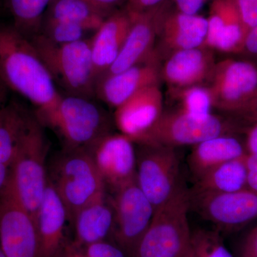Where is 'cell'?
<instances>
[{"label": "cell", "mask_w": 257, "mask_h": 257, "mask_svg": "<svg viewBox=\"0 0 257 257\" xmlns=\"http://www.w3.org/2000/svg\"><path fill=\"white\" fill-rule=\"evenodd\" d=\"M0 81L37 109L53 105L62 96L31 40L13 24L0 25Z\"/></svg>", "instance_id": "6da1fadb"}, {"label": "cell", "mask_w": 257, "mask_h": 257, "mask_svg": "<svg viewBox=\"0 0 257 257\" xmlns=\"http://www.w3.org/2000/svg\"><path fill=\"white\" fill-rule=\"evenodd\" d=\"M35 115L44 127L52 128L62 138L68 150H87L111 133L107 113L83 96L62 95L53 105L36 109Z\"/></svg>", "instance_id": "7a4b0ae2"}, {"label": "cell", "mask_w": 257, "mask_h": 257, "mask_svg": "<svg viewBox=\"0 0 257 257\" xmlns=\"http://www.w3.org/2000/svg\"><path fill=\"white\" fill-rule=\"evenodd\" d=\"M54 82L67 95L92 99L97 77L93 64L90 39L67 44L50 41L41 34L31 39Z\"/></svg>", "instance_id": "3957f363"}, {"label": "cell", "mask_w": 257, "mask_h": 257, "mask_svg": "<svg viewBox=\"0 0 257 257\" xmlns=\"http://www.w3.org/2000/svg\"><path fill=\"white\" fill-rule=\"evenodd\" d=\"M48 172L47 179L63 202L70 222L79 209L105 194V184L87 150L64 149Z\"/></svg>", "instance_id": "277c9868"}, {"label": "cell", "mask_w": 257, "mask_h": 257, "mask_svg": "<svg viewBox=\"0 0 257 257\" xmlns=\"http://www.w3.org/2000/svg\"><path fill=\"white\" fill-rule=\"evenodd\" d=\"M44 128L35 113L31 114L10 167L20 199L35 221L48 183L49 144Z\"/></svg>", "instance_id": "5b68a950"}, {"label": "cell", "mask_w": 257, "mask_h": 257, "mask_svg": "<svg viewBox=\"0 0 257 257\" xmlns=\"http://www.w3.org/2000/svg\"><path fill=\"white\" fill-rule=\"evenodd\" d=\"M189 208V191L182 184L170 200L155 209L135 257H184L192 236Z\"/></svg>", "instance_id": "8992f818"}, {"label": "cell", "mask_w": 257, "mask_h": 257, "mask_svg": "<svg viewBox=\"0 0 257 257\" xmlns=\"http://www.w3.org/2000/svg\"><path fill=\"white\" fill-rule=\"evenodd\" d=\"M239 125L213 114L197 117L175 109L163 111L138 145L173 147L194 145L219 135H235Z\"/></svg>", "instance_id": "52a82bcc"}, {"label": "cell", "mask_w": 257, "mask_h": 257, "mask_svg": "<svg viewBox=\"0 0 257 257\" xmlns=\"http://www.w3.org/2000/svg\"><path fill=\"white\" fill-rule=\"evenodd\" d=\"M136 180L155 209L173 197L182 185L179 162L173 147L139 145Z\"/></svg>", "instance_id": "ba28073f"}, {"label": "cell", "mask_w": 257, "mask_h": 257, "mask_svg": "<svg viewBox=\"0 0 257 257\" xmlns=\"http://www.w3.org/2000/svg\"><path fill=\"white\" fill-rule=\"evenodd\" d=\"M0 248L6 257H37L36 224L22 202L10 172L0 190Z\"/></svg>", "instance_id": "9c48e42d"}, {"label": "cell", "mask_w": 257, "mask_h": 257, "mask_svg": "<svg viewBox=\"0 0 257 257\" xmlns=\"http://www.w3.org/2000/svg\"><path fill=\"white\" fill-rule=\"evenodd\" d=\"M114 211L111 234L127 257H135L139 243L151 222L155 208L137 180L115 191L110 199Z\"/></svg>", "instance_id": "30bf717a"}, {"label": "cell", "mask_w": 257, "mask_h": 257, "mask_svg": "<svg viewBox=\"0 0 257 257\" xmlns=\"http://www.w3.org/2000/svg\"><path fill=\"white\" fill-rule=\"evenodd\" d=\"M207 86L213 108L239 114L257 96V66L248 60L220 61Z\"/></svg>", "instance_id": "8fae6325"}, {"label": "cell", "mask_w": 257, "mask_h": 257, "mask_svg": "<svg viewBox=\"0 0 257 257\" xmlns=\"http://www.w3.org/2000/svg\"><path fill=\"white\" fill-rule=\"evenodd\" d=\"M190 207L222 231H234L257 219V193L189 192Z\"/></svg>", "instance_id": "7c38bea8"}, {"label": "cell", "mask_w": 257, "mask_h": 257, "mask_svg": "<svg viewBox=\"0 0 257 257\" xmlns=\"http://www.w3.org/2000/svg\"><path fill=\"white\" fill-rule=\"evenodd\" d=\"M207 34V19L181 13L167 0L159 19L155 52L162 62L178 51L204 46Z\"/></svg>", "instance_id": "4fadbf2b"}, {"label": "cell", "mask_w": 257, "mask_h": 257, "mask_svg": "<svg viewBox=\"0 0 257 257\" xmlns=\"http://www.w3.org/2000/svg\"><path fill=\"white\" fill-rule=\"evenodd\" d=\"M134 143L121 134H108L87 149L105 185L114 191L136 180Z\"/></svg>", "instance_id": "5bb4252c"}, {"label": "cell", "mask_w": 257, "mask_h": 257, "mask_svg": "<svg viewBox=\"0 0 257 257\" xmlns=\"http://www.w3.org/2000/svg\"><path fill=\"white\" fill-rule=\"evenodd\" d=\"M161 62L155 53L147 60L119 73L98 79L95 96L116 109L145 88L160 85Z\"/></svg>", "instance_id": "9a60e30c"}, {"label": "cell", "mask_w": 257, "mask_h": 257, "mask_svg": "<svg viewBox=\"0 0 257 257\" xmlns=\"http://www.w3.org/2000/svg\"><path fill=\"white\" fill-rule=\"evenodd\" d=\"M216 64L213 50L205 45L178 51L161 62V79L169 91L206 85Z\"/></svg>", "instance_id": "2e32d148"}, {"label": "cell", "mask_w": 257, "mask_h": 257, "mask_svg": "<svg viewBox=\"0 0 257 257\" xmlns=\"http://www.w3.org/2000/svg\"><path fill=\"white\" fill-rule=\"evenodd\" d=\"M114 109V124L120 134L138 145L163 113L160 85L145 88Z\"/></svg>", "instance_id": "e0dca14e"}, {"label": "cell", "mask_w": 257, "mask_h": 257, "mask_svg": "<svg viewBox=\"0 0 257 257\" xmlns=\"http://www.w3.org/2000/svg\"><path fill=\"white\" fill-rule=\"evenodd\" d=\"M166 3L167 0L156 8L144 13H132L133 22L124 45L110 68L103 75L119 73L144 62L153 55L159 19Z\"/></svg>", "instance_id": "ac0fdd59"}, {"label": "cell", "mask_w": 257, "mask_h": 257, "mask_svg": "<svg viewBox=\"0 0 257 257\" xmlns=\"http://www.w3.org/2000/svg\"><path fill=\"white\" fill-rule=\"evenodd\" d=\"M48 181V179H47ZM67 211L53 186L48 181L35 218L37 257H63L67 246L64 242Z\"/></svg>", "instance_id": "d6986e66"}, {"label": "cell", "mask_w": 257, "mask_h": 257, "mask_svg": "<svg viewBox=\"0 0 257 257\" xmlns=\"http://www.w3.org/2000/svg\"><path fill=\"white\" fill-rule=\"evenodd\" d=\"M132 22L133 14L125 6L108 16L91 37L93 64L97 80L117 58Z\"/></svg>", "instance_id": "ffe728a7"}, {"label": "cell", "mask_w": 257, "mask_h": 257, "mask_svg": "<svg viewBox=\"0 0 257 257\" xmlns=\"http://www.w3.org/2000/svg\"><path fill=\"white\" fill-rule=\"evenodd\" d=\"M246 37L233 0H212L205 46L224 53H239Z\"/></svg>", "instance_id": "44dd1931"}, {"label": "cell", "mask_w": 257, "mask_h": 257, "mask_svg": "<svg viewBox=\"0 0 257 257\" xmlns=\"http://www.w3.org/2000/svg\"><path fill=\"white\" fill-rule=\"evenodd\" d=\"M246 154V146L234 135H219L194 145L189 167L198 179L221 164Z\"/></svg>", "instance_id": "7402d4cb"}, {"label": "cell", "mask_w": 257, "mask_h": 257, "mask_svg": "<svg viewBox=\"0 0 257 257\" xmlns=\"http://www.w3.org/2000/svg\"><path fill=\"white\" fill-rule=\"evenodd\" d=\"M75 229L74 246L80 248L104 241L111 234L114 224V211L106 194L77 211L73 221Z\"/></svg>", "instance_id": "603a6c76"}, {"label": "cell", "mask_w": 257, "mask_h": 257, "mask_svg": "<svg viewBox=\"0 0 257 257\" xmlns=\"http://www.w3.org/2000/svg\"><path fill=\"white\" fill-rule=\"evenodd\" d=\"M246 155L224 162L209 171L197 179V183L192 190L197 192H234L247 189Z\"/></svg>", "instance_id": "cb8c5ba5"}, {"label": "cell", "mask_w": 257, "mask_h": 257, "mask_svg": "<svg viewBox=\"0 0 257 257\" xmlns=\"http://www.w3.org/2000/svg\"><path fill=\"white\" fill-rule=\"evenodd\" d=\"M110 15L86 0H51L44 19L77 24L94 32Z\"/></svg>", "instance_id": "d4e9b609"}, {"label": "cell", "mask_w": 257, "mask_h": 257, "mask_svg": "<svg viewBox=\"0 0 257 257\" xmlns=\"http://www.w3.org/2000/svg\"><path fill=\"white\" fill-rule=\"evenodd\" d=\"M31 113L16 101L0 108V163L10 167Z\"/></svg>", "instance_id": "484cf974"}, {"label": "cell", "mask_w": 257, "mask_h": 257, "mask_svg": "<svg viewBox=\"0 0 257 257\" xmlns=\"http://www.w3.org/2000/svg\"><path fill=\"white\" fill-rule=\"evenodd\" d=\"M51 0H8L13 25L29 39L38 35Z\"/></svg>", "instance_id": "4316f807"}, {"label": "cell", "mask_w": 257, "mask_h": 257, "mask_svg": "<svg viewBox=\"0 0 257 257\" xmlns=\"http://www.w3.org/2000/svg\"><path fill=\"white\" fill-rule=\"evenodd\" d=\"M170 94L171 97L178 104L177 110L197 117H205L211 114L212 99L207 85L170 90Z\"/></svg>", "instance_id": "83f0119b"}, {"label": "cell", "mask_w": 257, "mask_h": 257, "mask_svg": "<svg viewBox=\"0 0 257 257\" xmlns=\"http://www.w3.org/2000/svg\"><path fill=\"white\" fill-rule=\"evenodd\" d=\"M184 257H234L225 246L217 231L197 229L192 231Z\"/></svg>", "instance_id": "f1b7e54d"}, {"label": "cell", "mask_w": 257, "mask_h": 257, "mask_svg": "<svg viewBox=\"0 0 257 257\" xmlns=\"http://www.w3.org/2000/svg\"><path fill=\"white\" fill-rule=\"evenodd\" d=\"M87 29L77 24L44 19L39 34L57 44H67L85 39Z\"/></svg>", "instance_id": "f546056e"}, {"label": "cell", "mask_w": 257, "mask_h": 257, "mask_svg": "<svg viewBox=\"0 0 257 257\" xmlns=\"http://www.w3.org/2000/svg\"><path fill=\"white\" fill-rule=\"evenodd\" d=\"M239 13L244 31L247 33L257 25V0H233Z\"/></svg>", "instance_id": "4dcf8cb0"}, {"label": "cell", "mask_w": 257, "mask_h": 257, "mask_svg": "<svg viewBox=\"0 0 257 257\" xmlns=\"http://www.w3.org/2000/svg\"><path fill=\"white\" fill-rule=\"evenodd\" d=\"M84 253L87 257H127L117 245L105 241L88 245Z\"/></svg>", "instance_id": "1f68e13d"}, {"label": "cell", "mask_w": 257, "mask_h": 257, "mask_svg": "<svg viewBox=\"0 0 257 257\" xmlns=\"http://www.w3.org/2000/svg\"><path fill=\"white\" fill-rule=\"evenodd\" d=\"M208 1L209 0H172V3L174 8L181 13L195 15Z\"/></svg>", "instance_id": "d6a6232c"}, {"label": "cell", "mask_w": 257, "mask_h": 257, "mask_svg": "<svg viewBox=\"0 0 257 257\" xmlns=\"http://www.w3.org/2000/svg\"><path fill=\"white\" fill-rule=\"evenodd\" d=\"M239 53L257 60V25L246 33Z\"/></svg>", "instance_id": "836d02e7"}, {"label": "cell", "mask_w": 257, "mask_h": 257, "mask_svg": "<svg viewBox=\"0 0 257 257\" xmlns=\"http://www.w3.org/2000/svg\"><path fill=\"white\" fill-rule=\"evenodd\" d=\"M165 0H127L126 8L133 13H142L153 9Z\"/></svg>", "instance_id": "e575fe53"}, {"label": "cell", "mask_w": 257, "mask_h": 257, "mask_svg": "<svg viewBox=\"0 0 257 257\" xmlns=\"http://www.w3.org/2000/svg\"><path fill=\"white\" fill-rule=\"evenodd\" d=\"M246 162L248 169V188L257 193V154H247Z\"/></svg>", "instance_id": "d590c367"}, {"label": "cell", "mask_w": 257, "mask_h": 257, "mask_svg": "<svg viewBox=\"0 0 257 257\" xmlns=\"http://www.w3.org/2000/svg\"><path fill=\"white\" fill-rule=\"evenodd\" d=\"M86 1L108 14H111L116 10L124 8L127 0H86Z\"/></svg>", "instance_id": "8d00e7d4"}, {"label": "cell", "mask_w": 257, "mask_h": 257, "mask_svg": "<svg viewBox=\"0 0 257 257\" xmlns=\"http://www.w3.org/2000/svg\"><path fill=\"white\" fill-rule=\"evenodd\" d=\"M241 257H257V226L245 240Z\"/></svg>", "instance_id": "74e56055"}, {"label": "cell", "mask_w": 257, "mask_h": 257, "mask_svg": "<svg viewBox=\"0 0 257 257\" xmlns=\"http://www.w3.org/2000/svg\"><path fill=\"white\" fill-rule=\"evenodd\" d=\"M245 146L247 154H257V121L246 130Z\"/></svg>", "instance_id": "f35d334b"}, {"label": "cell", "mask_w": 257, "mask_h": 257, "mask_svg": "<svg viewBox=\"0 0 257 257\" xmlns=\"http://www.w3.org/2000/svg\"><path fill=\"white\" fill-rule=\"evenodd\" d=\"M239 116H243L253 122L257 121V96L248 104L242 111H240Z\"/></svg>", "instance_id": "ab89813d"}, {"label": "cell", "mask_w": 257, "mask_h": 257, "mask_svg": "<svg viewBox=\"0 0 257 257\" xmlns=\"http://www.w3.org/2000/svg\"><path fill=\"white\" fill-rule=\"evenodd\" d=\"M10 176V167L9 166L0 163V190L8 183Z\"/></svg>", "instance_id": "60d3db41"}, {"label": "cell", "mask_w": 257, "mask_h": 257, "mask_svg": "<svg viewBox=\"0 0 257 257\" xmlns=\"http://www.w3.org/2000/svg\"><path fill=\"white\" fill-rule=\"evenodd\" d=\"M63 257H87L85 253L79 251V248L75 247L74 245L67 246Z\"/></svg>", "instance_id": "b9f144b4"}, {"label": "cell", "mask_w": 257, "mask_h": 257, "mask_svg": "<svg viewBox=\"0 0 257 257\" xmlns=\"http://www.w3.org/2000/svg\"><path fill=\"white\" fill-rule=\"evenodd\" d=\"M8 91L9 89L5 87V84L0 81V108L6 103Z\"/></svg>", "instance_id": "7bdbcfd3"}, {"label": "cell", "mask_w": 257, "mask_h": 257, "mask_svg": "<svg viewBox=\"0 0 257 257\" xmlns=\"http://www.w3.org/2000/svg\"><path fill=\"white\" fill-rule=\"evenodd\" d=\"M0 257H6L5 253H3V250H2L1 248H0Z\"/></svg>", "instance_id": "ee69618b"}]
</instances>
